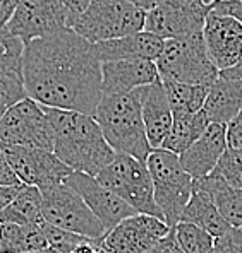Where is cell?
Segmentation results:
<instances>
[{"label":"cell","mask_w":242,"mask_h":253,"mask_svg":"<svg viewBox=\"0 0 242 253\" xmlns=\"http://www.w3.org/2000/svg\"><path fill=\"white\" fill-rule=\"evenodd\" d=\"M170 233L163 219L148 214H134L122 219L105 234L102 250L107 253H146Z\"/></svg>","instance_id":"cell-13"},{"label":"cell","mask_w":242,"mask_h":253,"mask_svg":"<svg viewBox=\"0 0 242 253\" xmlns=\"http://www.w3.org/2000/svg\"><path fill=\"white\" fill-rule=\"evenodd\" d=\"M24 185V183H22ZM22 185H16V187H0V212L5 209L10 204V200L19 193V190L22 188Z\"/></svg>","instance_id":"cell-39"},{"label":"cell","mask_w":242,"mask_h":253,"mask_svg":"<svg viewBox=\"0 0 242 253\" xmlns=\"http://www.w3.org/2000/svg\"><path fill=\"white\" fill-rule=\"evenodd\" d=\"M143 120L151 149L162 147L174 122L172 108L162 81L143 85Z\"/></svg>","instance_id":"cell-19"},{"label":"cell","mask_w":242,"mask_h":253,"mask_svg":"<svg viewBox=\"0 0 242 253\" xmlns=\"http://www.w3.org/2000/svg\"><path fill=\"white\" fill-rule=\"evenodd\" d=\"M65 183L69 187H72L83 197V200L88 204V207L93 211V214L105 226L107 233L112 228H115L122 219L137 214L129 204H125L121 197H117L114 192H110L109 188L103 187L95 176H89L86 173H79V171H72L67 176Z\"/></svg>","instance_id":"cell-14"},{"label":"cell","mask_w":242,"mask_h":253,"mask_svg":"<svg viewBox=\"0 0 242 253\" xmlns=\"http://www.w3.org/2000/svg\"><path fill=\"white\" fill-rule=\"evenodd\" d=\"M0 222L10 224H42V192L36 187L22 185L10 204L0 212Z\"/></svg>","instance_id":"cell-25"},{"label":"cell","mask_w":242,"mask_h":253,"mask_svg":"<svg viewBox=\"0 0 242 253\" xmlns=\"http://www.w3.org/2000/svg\"><path fill=\"white\" fill-rule=\"evenodd\" d=\"M227 144L229 147L242 149V110L227 124Z\"/></svg>","instance_id":"cell-34"},{"label":"cell","mask_w":242,"mask_h":253,"mask_svg":"<svg viewBox=\"0 0 242 253\" xmlns=\"http://www.w3.org/2000/svg\"><path fill=\"white\" fill-rule=\"evenodd\" d=\"M155 63L162 83L211 85L220 76L208 55L203 33L165 40L162 55Z\"/></svg>","instance_id":"cell-4"},{"label":"cell","mask_w":242,"mask_h":253,"mask_svg":"<svg viewBox=\"0 0 242 253\" xmlns=\"http://www.w3.org/2000/svg\"><path fill=\"white\" fill-rule=\"evenodd\" d=\"M96 180L121 197L137 214H148L163 219L162 211L155 202L153 180L146 161L127 154H117L115 159L96 174Z\"/></svg>","instance_id":"cell-7"},{"label":"cell","mask_w":242,"mask_h":253,"mask_svg":"<svg viewBox=\"0 0 242 253\" xmlns=\"http://www.w3.org/2000/svg\"><path fill=\"white\" fill-rule=\"evenodd\" d=\"M153 180L155 202L163 214V221L169 228H176L181 221L184 207L192 195V176L184 169L177 154L158 147L150 152L146 159Z\"/></svg>","instance_id":"cell-6"},{"label":"cell","mask_w":242,"mask_h":253,"mask_svg":"<svg viewBox=\"0 0 242 253\" xmlns=\"http://www.w3.org/2000/svg\"><path fill=\"white\" fill-rule=\"evenodd\" d=\"M165 40L151 35L148 31H137L134 35L122 36L117 40H109L95 44V51L100 62L114 60H151L162 55Z\"/></svg>","instance_id":"cell-18"},{"label":"cell","mask_w":242,"mask_h":253,"mask_svg":"<svg viewBox=\"0 0 242 253\" xmlns=\"http://www.w3.org/2000/svg\"><path fill=\"white\" fill-rule=\"evenodd\" d=\"M40 192H42V214L45 222L86 236L102 245L107 234L105 226L100 222L83 197L72 187L64 181Z\"/></svg>","instance_id":"cell-8"},{"label":"cell","mask_w":242,"mask_h":253,"mask_svg":"<svg viewBox=\"0 0 242 253\" xmlns=\"http://www.w3.org/2000/svg\"><path fill=\"white\" fill-rule=\"evenodd\" d=\"M203 110L210 122L227 125L242 110V81L218 76L211 84Z\"/></svg>","instance_id":"cell-20"},{"label":"cell","mask_w":242,"mask_h":253,"mask_svg":"<svg viewBox=\"0 0 242 253\" xmlns=\"http://www.w3.org/2000/svg\"><path fill=\"white\" fill-rule=\"evenodd\" d=\"M160 81L151 60H114L102 63V94L129 92Z\"/></svg>","instance_id":"cell-17"},{"label":"cell","mask_w":242,"mask_h":253,"mask_svg":"<svg viewBox=\"0 0 242 253\" xmlns=\"http://www.w3.org/2000/svg\"><path fill=\"white\" fill-rule=\"evenodd\" d=\"M42 224L0 222V253H33L45 250L48 243Z\"/></svg>","instance_id":"cell-24"},{"label":"cell","mask_w":242,"mask_h":253,"mask_svg":"<svg viewBox=\"0 0 242 253\" xmlns=\"http://www.w3.org/2000/svg\"><path fill=\"white\" fill-rule=\"evenodd\" d=\"M146 253H184V250L179 245L174 229H170V233L163 236L158 243H155Z\"/></svg>","instance_id":"cell-36"},{"label":"cell","mask_w":242,"mask_h":253,"mask_svg":"<svg viewBox=\"0 0 242 253\" xmlns=\"http://www.w3.org/2000/svg\"><path fill=\"white\" fill-rule=\"evenodd\" d=\"M215 171L229 185L242 188V149L227 147Z\"/></svg>","instance_id":"cell-29"},{"label":"cell","mask_w":242,"mask_h":253,"mask_svg":"<svg viewBox=\"0 0 242 253\" xmlns=\"http://www.w3.org/2000/svg\"><path fill=\"white\" fill-rule=\"evenodd\" d=\"M60 2L64 3V7L67 10V16H69V28H70L72 22L76 21V17L86 9L91 0H60Z\"/></svg>","instance_id":"cell-37"},{"label":"cell","mask_w":242,"mask_h":253,"mask_svg":"<svg viewBox=\"0 0 242 253\" xmlns=\"http://www.w3.org/2000/svg\"><path fill=\"white\" fill-rule=\"evenodd\" d=\"M174 122L167 139L163 140L162 149L170 151L174 154L181 156L185 152L196 140L204 133V130L210 125V118L204 113V110H199L196 113H172Z\"/></svg>","instance_id":"cell-23"},{"label":"cell","mask_w":242,"mask_h":253,"mask_svg":"<svg viewBox=\"0 0 242 253\" xmlns=\"http://www.w3.org/2000/svg\"><path fill=\"white\" fill-rule=\"evenodd\" d=\"M227 147H229L227 125L218 124V122H210L203 135L179 158H181L184 169L192 176V180H198V178L210 174L217 168Z\"/></svg>","instance_id":"cell-16"},{"label":"cell","mask_w":242,"mask_h":253,"mask_svg":"<svg viewBox=\"0 0 242 253\" xmlns=\"http://www.w3.org/2000/svg\"><path fill=\"white\" fill-rule=\"evenodd\" d=\"M176 238L184 253H211L215 247V236L208 231L201 229L199 226L191 222H177L176 228H172Z\"/></svg>","instance_id":"cell-28"},{"label":"cell","mask_w":242,"mask_h":253,"mask_svg":"<svg viewBox=\"0 0 242 253\" xmlns=\"http://www.w3.org/2000/svg\"><path fill=\"white\" fill-rule=\"evenodd\" d=\"M211 2H213V0H211Z\"/></svg>","instance_id":"cell-44"},{"label":"cell","mask_w":242,"mask_h":253,"mask_svg":"<svg viewBox=\"0 0 242 253\" xmlns=\"http://www.w3.org/2000/svg\"><path fill=\"white\" fill-rule=\"evenodd\" d=\"M17 5H19V0H0V28L9 24Z\"/></svg>","instance_id":"cell-38"},{"label":"cell","mask_w":242,"mask_h":253,"mask_svg":"<svg viewBox=\"0 0 242 253\" xmlns=\"http://www.w3.org/2000/svg\"><path fill=\"white\" fill-rule=\"evenodd\" d=\"M203 38L211 62L220 72L236 65L242 58V24L234 17L210 9L203 28Z\"/></svg>","instance_id":"cell-15"},{"label":"cell","mask_w":242,"mask_h":253,"mask_svg":"<svg viewBox=\"0 0 242 253\" xmlns=\"http://www.w3.org/2000/svg\"><path fill=\"white\" fill-rule=\"evenodd\" d=\"M181 221L199 226L201 229L208 231L215 238L223 236V234L232 228V226L225 221V217L220 214L218 207L215 206L210 193H206L204 190L194 188V187H192V195H191V199H189L187 206L182 211Z\"/></svg>","instance_id":"cell-22"},{"label":"cell","mask_w":242,"mask_h":253,"mask_svg":"<svg viewBox=\"0 0 242 253\" xmlns=\"http://www.w3.org/2000/svg\"><path fill=\"white\" fill-rule=\"evenodd\" d=\"M131 3L137 7V9L144 10V12H148V10L155 9L156 5H160V3L163 2V0H129Z\"/></svg>","instance_id":"cell-42"},{"label":"cell","mask_w":242,"mask_h":253,"mask_svg":"<svg viewBox=\"0 0 242 253\" xmlns=\"http://www.w3.org/2000/svg\"><path fill=\"white\" fill-rule=\"evenodd\" d=\"M24 98H28V92H26L22 81L0 76V118L9 111V108H12Z\"/></svg>","instance_id":"cell-31"},{"label":"cell","mask_w":242,"mask_h":253,"mask_svg":"<svg viewBox=\"0 0 242 253\" xmlns=\"http://www.w3.org/2000/svg\"><path fill=\"white\" fill-rule=\"evenodd\" d=\"M192 187L210 193L215 206L232 228H242V188L229 185L215 169L194 180Z\"/></svg>","instance_id":"cell-21"},{"label":"cell","mask_w":242,"mask_h":253,"mask_svg":"<svg viewBox=\"0 0 242 253\" xmlns=\"http://www.w3.org/2000/svg\"><path fill=\"white\" fill-rule=\"evenodd\" d=\"M24 46L22 40L12 35L7 26L0 28V76L22 81Z\"/></svg>","instance_id":"cell-27"},{"label":"cell","mask_w":242,"mask_h":253,"mask_svg":"<svg viewBox=\"0 0 242 253\" xmlns=\"http://www.w3.org/2000/svg\"><path fill=\"white\" fill-rule=\"evenodd\" d=\"M16 185H22V183L19 178H17V174L14 173L3 149L0 147V187H16Z\"/></svg>","instance_id":"cell-35"},{"label":"cell","mask_w":242,"mask_h":253,"mask_svg":"<svg viewBox=\"0 0 242 253\" xmlns=\"http://www.w3.org/2000/svg\"><path fill=\"white\" fill-rule=\"evenodd\" d=\"M100 253H107V252H103V250H102V252H100Z\"/></svg>","instance_id":"cell-43"},{"label":"cell","mask_w":242,"mask_h":253,"mask_svg":"<svg viewBox=\"0 0 242 253\" xmlns=\"http://www.w3.org/2000/svg\"><path fill=\"white\" fill-rule=\"evenodd\" d=\"M42 229L45 233V238H47L48 247L55 248V250H59L62 253H72L77 245H81L83 241L89 240L86 236L65 231V229H60V228H57V226H52V224H48V222H43Z\"/></svg>","instance_id":"cell-30"},{"label":"cell","mask_w":242,"mask_h":253,"mask_svg":"<svg viewBox=\"0 0 242 253\" xmlns=\"http://www.w3.org/2000/svg\"><path fill=\"white\" fill-rule=\"evenodd\" d=\"M165 85L172 113H196L203 110L211 85L184 84V83H162Z\"/></svg>","instance_id":"cell-26"},{"label":"cell","mask_w":242,"mask_h":253,"mask_svg":"<svg viewBox=\"0 0 242 253\" xmlns=\"http://www.w3.org/2000/svg\"><path fill=\"white\" fill-rule=\"evenodd\" d=\"M21 146L54 151V137L45 106L35 99H21L0 118V147Z\"/></svg>","instance_id":"cell-9"},{"label":"cell","mask_w":242,"mask_h":253,"mask_svg":"<svg viewBox=\"0 0 242 253\" xmlns=\"http://www.w3.org/2000/svg\"><path fill=\"white\" fill-rule=\"evenodd\" d=\"M222 77H227V79H236V81H242V58L236 65H232L230 69H225L220 72Z\"/></svg>","instance_id":"cell-41"},{"label":"cell","mask_w":242,"mask_h":253,"mask_svg":"<svg viewBox=\"0 0 242 253\" xmlns=\"http://www.w3.org/2000/svg\"><path fill=\"white\" fill-rule=\"evenodd\" d=\"M54 137V152L72 171L96 176L115 159L117 152L110 147L93 115L79 111L45 108Z\"/></svg>","instance_id":"cell-2"},{"label":"cell","mask_w":242,"mask_h":253,"mask_svg":"<svg viewBox=\"0 0 242 253\" xmlns=\"http://www.w3.org/2000/svg\"><path fill=\"white\" fill-rule=\"evenodd\" d=\"M144 19L146 12L129 0H91L70 29L96 44L143 31Z\"/></svg>","instance_id":"cell-5"},{"label":"cell","mask_w":242,"mask_h":253,"mask_svg":"<svg viewBox=\"0 0 242 253\" xmlns=\"http://www.w3.org/2000/svg\"><path fill=\"white\" fill-rule=\"evenodd\" d=\"M211 253H242V228H230L223 236L215 238Z\"/></svg>","instance_id":"cell-32"},{"label":"cell","mask_w":242,"mask_h":253,"mask_svg":"<svg viewBox=\"0 0 242 253\" xmlns=\"http://www.w3.org/2000/svg\"><path fill=\"white\" fill-rule=\"evenodd\" d=\"M211 0H163L148 10L144 29L162 40L203 33Z\"/></svg>","instance_id":"cell-10"},{"label":"cell","mask_w":242,"mask_h":253,"mask_svg":"<svg viewBox=\"0 0 242 253\" xmlns=\"http://www.w3.org/2000/svg\"><path fill=\"white\" fill-rule=\"evenodd\" d=\"M100 252H102V245L93 240H86L81 245H77L72 253H100Z\"/></svg>","instance_id":"cell-40"},{"label":"cell","mask_w":242,"mask_h":253,"mask_svg":"<svg viewBox=\"0 0 242 253\" xmlns=\"http://www.w3.org/2000/svg\"><path fill=\"white\" fill-rule=\"evenodd\" d=\"M69 28V16L60 0H19L7 29L22 43L45 38Z\"/></svg>","instance_id":"cell-12"},{"label":"cell","mask_w":242,"mask_h":253,"mask_svg":"<svg viewBox=\"0 0 242 253\" xmlns=\"http://www.w3.org/2000/svg\"><path fill=\"white\" fill-rule=\"evenodd\" d=\"M21 183L47 190L64 183L72 169L55 156L54 151L38 147L7 146L2 147Z\"/></svg>","instance_id":"cell-11"},{"label":"cell","mask_w":242,"mask_h":253,"mask_svg":"<svg viewBox=\"0 0 242 253\" xmlns=\"http://www.w3.org/2000/svg\"><path fill=\"white\" fill-rule=\"evenodd\" d=\"M22 84L45 108L95 115L102 99V62L95 44L70 28L24 46Z\"/></svg>","instance_id":"cell-1"},{"label":"cell","mask_w":242,"mask_h":253,"mask_svg":"<svg viewBox=\"0 0 242 253\" xmlns=\"http://www.w3.org/2000/svg\"><path fill=\"white\" fill-rule=\"evenodd\" d=\"M93 117L117 154L146 161L153 149L148 142L143 120V87L129 92L102 94Z\"/></svg>","instance_id":"cell-3"},{"label":"cell","mask_w":242,"mask_h":253,"mask_svg":"<svg viewBox=\"0 0 242 253\" xmlns=\"http://www.w3.org/2000/svg\"><path fill=\"white\" fill-rule=\"evenodd\" d=\"M210 9L213 12L234 17L242 24V0H213Z\"/></svg>","instance_id":"cell-33"}]
</instances>
